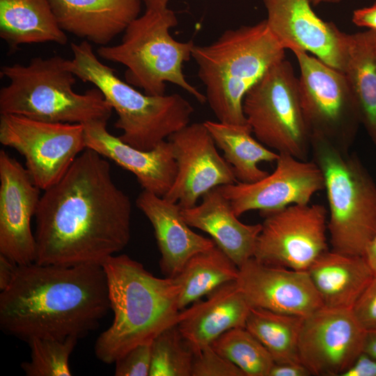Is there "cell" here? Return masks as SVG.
<instances>
[{
    "instance_id": "cell-22",
    "label": "cell",
    "mask_w": 376,
    "mask_h": 376,
    "mask_svg": "<svg viewBox=\"0 0 376 376\" xmlns=\"http://www.w3.org/2000/svg\"><path fill=\"white\" fill-rule=\"evenodd\" d=\"M61 29L105 46L139 16L141 0H49Z\"/></svg>"
},
{
    "instance_id": "cell-30",
    "label": "cell",
    "mask_w": 376,
    "mask_h": 376,
    "mask_svg": "<svg viewBox=\"0 0 376 376\" xmlns=\"http://www.w3.org/2000/svg\"><path fill=\"white\" fill-rule=\"evenodd\" d=\"M211 346L241 369L245 376H269L274 363L266 348L245 327L224 332Z\"/></svg>"
},
{
    "instance_id": "cell-38",
    "label": "cell",
    "mask_w": 376,
    "mask_h": 376,
    "mask_svg": "<svg viewBox=\"0 0 376 376\" xmlns=\"http://www.w3.org/2000/svg\"><path fill=\"white\" fill-rule=\"evenodd\" d=\"M309 370L301 363H274L269 376H310Z\"/></svg>"
},
{
    "instance_id": "cell-25",
    "label": "cell",
    "mask_w": 376,
    "mask_h": 376,
    "mask_svg": "<svg viewBox=\"0 0 376 376\" xmlns=\"http://www.w3.org/2000/svg\"><path fill=\"white\" fill-rule=\"evenodd\" d=\"M0 37L12 52L24 44L68 42L49 0H0Z\"/></svg>"
},
{
    "instance_id": "cell-43",
    "label": "cell",
    "mask_w": 376,
    "mask_h": 376,
    "mask_svg": "<svg viewBox=\"0 0 376 376\" xmlns=\"http://www.w3.org/2000/svg\"><path fill=\"white\" fill-rule=\"evenodd\" d=\"M342 0H311V3L313 6H318L322 3H337L340 2Z\"/></svg>"
},
{
    "instance_id": "cell-28",
    "label": "cell",
    "mask_w": 376,
    "mask_h": 376,
    "mask_svg": "<svg viewBox=\"0 0 376 376\" xmlns=\"http://www.w3.org/2000/svg\"><path fill=\"white\" fill-rule=\"evenodd\" d=\"M238 274L237 265L217 245L196 253L173 277L180 287L179 309L224 283L235 281Z\"/></svg>"
},
{
    "instance_id": "cell-14",
    "label": "cell",
    "mask_w": 376,
    "mask_h": 376,
    "mask_svg": "<svg viewBox=\"0 0 376 376\" xmlns=\"http://www.w3.org/2000/svg\"><path fill=\"white\" fill-rule=\"evenodd\" d=\"M279 155L275 170L261 180L219 186L237 217L251 210L263 214L291 205L308 204L315 193L324 189L322 173L313 160Z\"/></svg>"
},
{
    "instance_id": "cell-4",
    "label": "cell",
    "mask_w": 376,
    "mask_h": 376,
    "mask_svg": "<svg viewBox=\"0 0 376 376\" xmlns=\"http://www.w3.org/2000/svg\"><path fill=\"white\" fill-rule=\"evenodd\" d=\"M285 50L265 19L226 30L209 45H194L191 57L205 88L206 102L218 121L248 125L244 98L273 66L285 58Z\"/></svg>"
},
{
    "instance_id": "cell-1",
    "label": "cell",
    "mask_w": 376,
    "mask_h": 376,
    "mask_svg": "<svg viewBox=\"0 0 376 376\" xmlns=\"http://www.w3.org/2000/svg\"><path fill=\"white\" fill-rule=\"evenodd\" d=\"M104 157L86 148L44 190L35 214L40 265H102L130 239L132 203Z\"/></svg>"
},
{
    "instance_id": "cell-24",
    "label": "cell",
    "mask_w": 376,
    "mask_h": 376,
    "mask_svg": "<svg viewBox=\"0 0 376 376\" xmlns=\"http://www.w3.org/2000/svg\"><path fill=\"white\" fill-rule=\"evenodd\" d=\"M323 306L352 309L374 277L364 256L327 250L307 271Z\"/></svg>"
},
{
    "instance_id": "cell-37",
    "label": "cell",
    "mask_w": 376,
    "mask_h": 376,
    "mask_svg": "<svg viewBox=\"0 0 376 376\" xmlns=\"http://www.w3.org/2000/svg\"><path fill=\"white\" fill-rule=\"evenodd\" d=\"M352 21L357 26L376 31V2L370 6L354 10Z\"/></svg>"
},
{
    "instance_id": "cell-21",
    "label": "cell",
    "mask_w": 376,
    "mask_h": 376,
    "mask_svg": "<svg viewBox=\"0 0 376 376\" xmlns=\"http://www.w3.org/2000/svg\"><path fill=\"white\" fill-rule=\"evenodd\" d=\"M251 308L236 282H228L209 293L206 300L182 310L177 326L196 354L224 332L245 327Z\"/></svg>"
},
{
    "instance_id": "cell-18",
    "label": "cell",
    "mask_w": 376,
    "mask_h": 376,
    "mask_svg": "<svg viewBox=\"0 0 376 376\" xmlns=\"http://www.w3.org/2000/svg\"><path fill=\"white\" fill-rule=\"evenodd\" d=\"M235 282L251 308L306 318L324 306L307 272L252 257L239 267Z\"/></svg>"
},
{
    "instance_id": "cell-41",
    "label": "cell",
    "mask_w": 376,
    "mask_h": 376,
    "mask_svg": "<svg viewBox=\"0 0 376 376\" xmlns=\"http://www.w3.org/2000/svg\"><path fill=\"white\" fill-rule=\"evenodd\" d=\"M363 352L376 359V331L366 332Z\"/></svg>"
},
{
    "instance_id": "cell-34",
    "label": "cell",
    "mask_w": 376,
    "mask_h": 376,
    "mask_svg": "<svg viewBox=\"0 0 376 376\" xmlns=\"http://www.w3.org/2000/svg\"><path fill=\"white\" fill-rule=\"evenodd\" d=\"M152 342L135 346L117 359L116 376H150Z\"/></svg>"
},
{
    "instance_id": "cell-2",
    "label": "cell",
    "mask_w": 376,
    "mask_h": 376,
    "mask_svg": "<svg viewBox=\"0 0 376 376\" xmlns=\"http://www.w3.org/2000/svg\"><path fill=\"white\" fill-rule=\"evenodd\" d=\"M111 309L102 265H18L0 294V327L27 341L34 337L80 338Z\"/></svg>"
},
{
    "instance_id": "cell-6",
    "label": "cell",
    "mask_w": 376,
    "mask_h": 376,
    "mask_svg": "<svg viewBox=\"0 0 376 376\" xmlns=\"http://www.w3.org/2000/svg\"><path fill=\"white\" fill-rule=\"evenodd\" d=\"M70 68L84 82L93 84L117 113L115 127L119 138L131 146L149 150L189 124L194 108L185 97L173 93H141L120 79L113 68L95 54L87 40L72 42Z\"/></svg>"
},
{
    "instance_id": "cell-42",
    "label": "cell",
    "mask_w": 376,
    "mask_h": 376,
    "mask_svg": "<svg viewBox=\"0 0 376 376\" xmlns=\"http://www.w3.org/2000/svg\"><path fill=\"white\" fill-rule=\"evenodd\" d=\"M146 4V8H164L168 7L169 0H141Z\"/></svg>"
},
{
    "instance_id": "cell-29",
    "label": "cell",
    "mask_w": 376,
    "mask_h": 376,
    "mask_svg": "<svg viewBox=\"0 0 376 376\" xmlns=\"http://www.w3.org/2000/svg\"><path fill=\"white\" fill-rule=\"evenodd\" d=\"M304 319L251 308L245 328L263 344L274 363H301L299 342Z\"/></svg>"
},
{
    "instance_id": "cell-12",
    "label": "cell",
    "mask_w": 376,
    "mask_h": 376,
    "mask_svg": "<svg viewBox=\"0 0 376 376\" xmlns=\"http://www.w3.org/2000/svg\"><path fill=\"white\" fill-rule=\"evenodd\" d=\"M264 217L253 258L268 265L307 272L328 249L327 211L320 204H295Z\"/></svg>"
},
{
    "instance_id": "cell-23",
    "label": "cell",
    "mask_w": 376,
    "mask_h": 376,
    "mask_svg": "<svg viewBox=\"0 0 376 376\" xmlns=\"http://www.w3.org/2000/svg\"><path fill=\"white\" fill-rule=\"evenodd\" d=\"M181 214L190 227L208 233L238 267L253 256L262 224L241 222L219 187L205 193L199 205L182 208Z\"/></svg>"
},
{
    "instance_id": "cell-19",
    "label": "cell",
    "mask_w": 376,
    "mask_h": 376,
    "mask_svg": "<svg viewBox=\"0 0 376 376\" xmlns=\"http://www.w3.org/2000/svg\"><path fill=\"white\" fill-rule=\"evenodd\" d=\"M107 123L94 121L84 125L86 148L132 173L143 190L164 196L177 174L169 142L165 140L151 150H140L109 133Z\"/></svg>"
},
{
    "instance_id": "cell-15",
    "label": "cell",
    "mask_w": 376,
    "mask_h": 376,
    "mask_svg": "<svg viewBox=\"0 0 376 376\" xmlns=\"http://www.w3.org/2000/svg\"><path fill=\"white\" fill-rule=\"evenodd\" d=\"M366 334L352 309L323 306L304 319L300 362L311 375L341 376L363 352Z\"/></svg>"
},
{
    "instance_id": "cell-39",
    "label": "cell",
    "mask_w": 376,
    "mask_h": 376,
    "mask_svg": "<svg viewBox=\"0 0 376 376\" xmlns=\"http://www.w3.org/2000/svg\"><path fill=\"white\" fill-rule=\"evenodd\" d=\"M18 265L0 254V290H4L13 281Z\"/></svg>"
},
{
    "instance_id": "cell-8",
    "label": "cell",
    "mask_w": 376,
    "mask_h": 376,
    "mask_svg": "<svg viewBox=\"0 0 376 376\" xmlns=\"http://www.w3.org/2000/svg\"><path fill=\"white\" fill-rule=\"evenodd\" d=\"M311 151L324 177L331 250L364 256L376 234V184L348 149L311 138Z\"/></svg>"
},
{
    "instance_id": "cell-9",
    "label": "cell",
    "mask_w": 376,
    "mask_h": 376,
    "mask_svg": "<svg viewBox=\"0 0 376 376\" xmlns=\"http://www.w3.org/2000/svg\"><path fill=\"white\" fill-rule=\"evenodd\" d=\"M242 108L262 144L308 160L311 136L301 109L299 78L290 61L285 58L273 66L246 94Z\"/></svg>"
},
{
    "instance_id": "cell-16",
    "label": "cell",
    "mask_w": 376,
    "mask_h": 376,
    "mask_svg": "<svg viewBox=\"0 0 376 376\" xmlns=\"http://www.w3.org/2000/svg\"><path fill=\"white\" fill-rule=\"evenodd\" d=\"M40 190L25 167L0 151V254L18 265L35 262L36 246L31 222Z\"/></svg>"
},
{
    "instance_id": "cell-20",
    "label": "cell",
    "mask_w": 376,
    "mask_h": 376,
    "mask_svg": "<svg viewBox=\"0 0 376 376\" xmlns=\"http://www.w3.org/2000/svg\"><path fill=\"white\" fill-rule=\"evenodd\" d=\"M136 205L152 226L161 253L160 269L167 277L175 276L196 253L216 245L212 239L190 228L177 203L143 190L136 199Z\"/></svg>"
},
{
    "instance_id": "cell-33",
    "label": "cell",
    "mask_w": 376,
    "mask_h": 376,
    "mask_svg": "<svg viewBox=\"0 0 376 376\" xmlns=\"http://www.w3.org/2000/svg\"><path fill=\"white\" fill-rule=\"evenodd\" d=\"M191 376H245L233 362L208 345L194 354Z\"/></svg>"
},
{
    "instance_id": "cell-3",
    "label": "cell",
    "mask_w": 376,
    "mask_h": 376,
    "mask_svg": "<svg viewBox=\"0 0 376 376\" xmlns=\"http://www.w3.org/2000/svg\"><path fill=\"white\" fill-rule=\"evenodd\" d=\"M102 266L113 320L97 337L95 354L102 362L111 364L177 324L180 287L173 277L158 278L126 254L113 255Z\"/></svg>"
},
{
    "instance_id": "cell-5",
    "label": "cell",
    "mask_w": 376,
    "mask_h": 376,
    "mask_svg": "<svg viewBox=\"0 0 376 376\" xmlns=\"http://www.w3.org/2000/svg\"><path fill=\"white\" fill-rule=\"evenodd\" d=\"M0 75L10 80L0 90L1 114L82 125L107 122L111 116L112 107L97 88L83 94L73 91L77 77L70 60L60 56L35 57L26 65H3Z\"/></svg>"
},
{
    "instance_id": "cell-31",
    "label": "cell",
    "mask_w": 376,
    "mask_h": 376,
    "mask_svg": "<svg viewBox=\"0 0 376 376\" xmlns=\"http://www.w3.org/2000/svg\"><path fill=\"white\" fill-rule=\"evenodd\" d=\"M78 338L34 337L29 339V361L21 364L27 376H70V357Z\"/></svg>"
},
{
    "instance_id": "cell-40",
    "label": "cell",
    "mask_w": 376,
    "mask_h": 376,
    "mask_svg": "<svg viewBox=\"0 0 376 376\" xmlns=\"http://www.w3.org/2000/svg\"><path fill=\"white\" fill-rule=\"evenodd\" d=\"M364 257L374 275L376 276V234L366 247Z\"/></svg>"
},
{
    "instance_id": "cell-17",
    "label": "cell",
    "mask_w": 376,
    "mask_h": 376,
    "mask_svg": "<svg viewBox=\"0 0 376 376\" xmlns=\"http://www.w3.org/2000/svg\"><path fill=\"white\" fill-rule=\"evenodd\" d=\"M269 29L285 49L311 53L343 71L345 33L320 18L311 0H263Z\"/></svg>"
},
{
    "instance_id": "cell-26",
    "label": "cell",
    "mask_w": 376,
    "mask_h": 376,
    "mask_svg": "<svg viewBox=\"0 0 376 376\" xmlns=\"http://www.w3.org/2000/svg\"><path fill=\"white\" fill-rule=\"evenodd\" d=\"M342 72L356 98L361 123L376 145V31L345 33Z\"/></svg>"
},
{
    "instance_id": "cell-10",
    "label": "cell",
    "mask_w": 376,
    "mask_h": 376,
    "mask_svg": "<svg viewBox=\"0 0 376 376\" xmlns=\"http://www.w3.org/2000/svg\"><path fill=\"white\" fill-rule=\"evenodd\" d=\"M294 54L300 71V102L311 139L321 138L349 149L361 123L346 77L306 52Z\"/></svg>"
},
{
    "instance_id": "cell-13",
    "label": "cell",
    "mask_w": 376,
    "mask_h": 376,
    "mask_svg": "<svg viewBox=\"0 0 376 376\" xmlns=\"http://www.w3.org/2000/svg\"><path fill=\"white\" fill-rule=\"evenodd\" d=\"M177 165V174L163 196L182 208L196 205L210 189L237 182L232 166L218 152L203 123L189 124L167 138Z\"/></svg>"
},
{
    "instance_id": "cell-36",
    "label": "cell",
    "mask_w": 376,
    "mask_h": 376,
    "mask_svg": "<svg viewBox=\"0 0 376 376\" xmlns=\"http://www.w3.org/2000/svg\"><path fill=\"white\" fill-rule=\"evenodd\" d=\"M341 376H376V359L362 352Z\"/></svg>"
},
{
    "instance_id": "cell-7",
    "label": "cell",
    "mask_w": 376,
    "mask_h": 376,
    "mask_svg": "<svg viewBox=\"0 0 376 376\" xmlns=\"http://www.w3.org/2000/svg\"><path fill=\"white\" fill-rule=\"evenodd\" d=\"M177 24L175 12L168 7L146 8L127 27L120 44L101 46L97 53L106 61L125 65L126 82L146 94L164 95L169 82L205 103V95L188 82L183 72V64L191 57L195 44L172 37L169 30Z\"/></svg>"
},
{
    "instance_id": "cell-27",
    "label": "cell",
    "mask_w": 376,
    "mask_h": 376,
    "mask_svg": "<svg viewBox=\"0 0 376 376\" xmlns=\"http://www.w3.org/2000/svg\"><path fill=\"white\" fill-rule=\"evenodd\" d=\"M203 123L217 146L223 150L224 157L232 166L237 182L252 183L269 174L260 169L258 164L276 162L279 155L253 138L249 125L212 120Z\"/></svg>"
},
{
    "instance_id": "cell-35",
    "label": "cell",
    "mask_w": 376,
    "mask_h": 376,
    "mask_svg": "<svg viewBox=\"0 0 376 376\" xmlns=\"http://www.w3.org/2000/svg\"><path fill=\"white\" fill-rule=\"evenodd\" d=\"M352 311L366 332L376 331V276L356 301Z\"/></svg>"
},
{
    "instance_id": "cell-32",
    "label": "cell",
    "mask_w": 376,
    "mask_h": 376,
    "mask_svg": "<svg viewBox=\"0 0 376 376\" xmlns=\"http://www.w3.org/2000/svg\"><path fill=\"white\" fill-rule=\"evenodd\" d=\"M194 352L173 325L152 342L150 376H191Z\"/></svg>"
},
{
    "instance_id": "cell-11",
    "label": "cell",
    "mask_w": 376,
    "mask_h": 376,
    "mask_svg": "<svg viewBox=\"0 0 376 376\" xmlns=\"http://www.w3.org/2000/svg\"><path fill=\"white\" fill-rule=\"evenodd\" d=\"M0 142L20 153L35 185L45 190L57 182L86 148L84 126L23 116H0Z\"/></svg>"
}]
</instances>
